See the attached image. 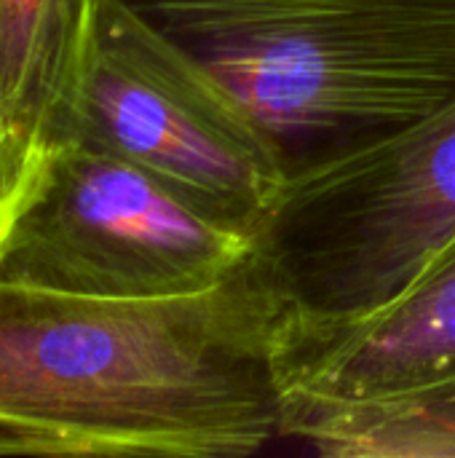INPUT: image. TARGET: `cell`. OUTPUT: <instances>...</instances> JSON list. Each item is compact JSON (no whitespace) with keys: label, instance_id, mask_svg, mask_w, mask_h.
Masks as SVG:
<instances>
[{"label":"cell","instance_id":"cell-1","mask_svg":"<svg viewBox=\"0 0 455 458\" xmlns=\"http://www.w3.org/2000/svg\"><path fill=\"white\" fill-rule=\"evenodd\" d=\"M284 346L252 252L177 298L0 282V456H252L282 437Z\"/></svg>","mask_w":455,"mask_h":458},{"label":"cell","instance_id":"cell-2","mask_svg":"<svg viewBox=\"0 0 455 458\" xmlns=\"http://www.w3.org/2000/svg\"><path fill=\"white\" fill-rule=\"evenodd\" d=\"M287 182L455 99V0H115Z\"/></svg>","mask_w":455,"mask_h":458},{"label":"cell","instance_id":"cell-3","mask_svg":"<svg viewBox=\"0 0 455 458\" xmlns=\"http://www.w3.org/2000/svg\"><path fill=\"white\" fill-rule=\"evenodd\" d=\"M455 242V99L424 121L290 180L252 263L287 327V354L383 311Z\"/></svg>","mask_w":455,"mask_h":458},{"label":"cell","instance_id":"cell-4","mask_svg":"<svg viewBox=\"0 0 455 458\" xmlns=\"http://www.w3.org/2000/svg\"><path fill=\"white\" fill-rule=\"evenodd\" d=\"M252 247V233L204 215L153 172L64 140L0 215V282L113 301L177 298L225 282Z\"/></svg>","mask_w":455,"mask_h":458},{"label":"cell","instance_id":"cell-5","mask_svg":"<svg viewBox=\"0 0 455 458\" xmlns=\"http://www.w3.org/2000/svg\"><path fill=\"white\" fill-rule=\"evenodd\" d=\"M64 140L153 172L204 215L252 236L287 185L255 131L115 0H88L51 145Z\"/></svg>","mask_w":455,"mask_h":458},{"label":"cell","instance_id":"cell-6","mask_svg":"<svg viewBox=\"0 0 455 458\" xmlns=\"http://www.w3.org/2000/svg\"><path fill=\"white\" fill-rule=\"evenodd\" d=\"M287 394L381 405L455 392V242L373 319L284 357Z\"/></svg>","mask_w":455,"mask_h":458},{"label":"cell","instance_id":"cell-7","mask_svg":"<svg viewBox=\"0 0 455 458\" xmlns=\"http://www.w3.org/2000/svg\"><path fill=\"white\" fill-rule=\"evenodd\" d=\"M86 19L88 0H0V215L51 148Z\"/></svg>","mask_w":455,"mask_h":458},{"label":"cell","instance_id":"cell-8","mask_svg":"<svg viewBox=\"0 0 455 458\" xmlns=\"http://www.w3.org/2000/svg\"><path fill=\"white\" fill-rule=\"evenodd\" d=\"M282 437L338 458H455V392L381 405L287 394Z\"/></svg>","mask_w":455,"mask_h":458}]
</instances>
